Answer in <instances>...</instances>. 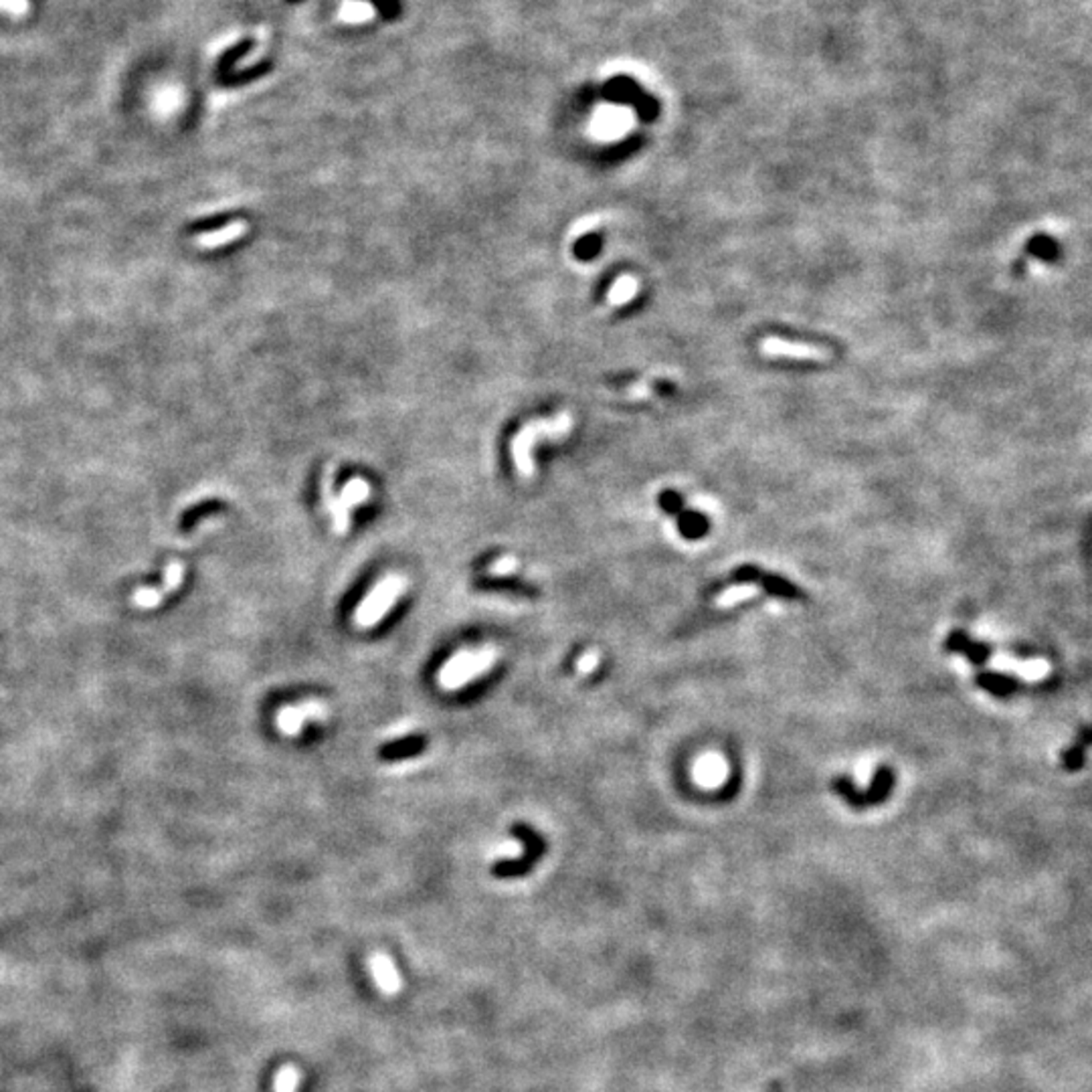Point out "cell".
I'll use <instances>...</instances> for the list:
<instances>
[{
  "label": "cell",
  "instance_id": "1",
  "mask_svg": "<svg viewBox=\"0 0 1092 1092\" xmlns=\"http://www.w3.org/2000/svg\"><path fill=\"white\" fill-rule=\"evenodd\" d=\"M893 789L894 773L886 765L878 767L872 777V787L868 791H860L849 777H835L832 781V791L838 793L841 799H846V804L854 810H866V807L884 804Z\"/></svg>",
  "mask_w": 1092,
  "mask_h": 1092
},
{
  "label": "cell",
  "instance_id": "2",
  "mask_svg": "<svg viewBox=\"0 0 1092 1092\" xmlns=\"http://www.w3.org/2000/svg\"><path fill=\"white\" fill-rule=\"evenodd\" d=\"M405 587H407V580L399 575L383 579L381 583H378L375 589H372L369 595L363 599V603L358 605V610L355 613V625L361 629L375 627L378 621H381L385 615L391 611V607L395 605V601L403 595Z\"/></svg>",
  "mask_w": 1092,
  "mask_h": 1092
},
{
  "label": "cell",
  "instance_id": "3",
  "mask_svg": "<svg viewBox=\"0 0 1092 1092\" xmlns=\"http://www.w3.org/2000/svg\"><path fill=\"white\" fill-rule=\"evenodd\" d=\"M569 430H571L569 415H561L557 421H538V423H530L527 430H524L520 435H516V439H514L512 453L516 460V467L520 469L524 475H532V472H535V466H532V461H530V445L535 444L541 435H546V438H558V435L569 433Z\"/></svg>",
  "mask_w": 1092,
  "mask_h": 1092
},
{
  "label": "cell",
  "instance_id": "4",
  "mask_svg": "<svg viewBox=\"0 0 1092 1092\" xmlns=\"http://www.w3.org/2000/svg\"><path fill=\"white\" fill-rule=\"evenodd\" d=\"M730 583H755L761 585L765 593H769L771 597H779V599H805V593L799 589L797 585H793L791 580H787L785 577L781 575H773V572H767L763 569H759V566L752 565H744L738 566V569L730 575Z\"/></svg>",
  "mask_w": 1092,
  "mask_h": 1092
},
{
  "label": "cell",
  "instance_id": "5",
  "mask_svg": "<svg viewBox=\"0 0 1092 1092\" xmlns=\"http://www.w3.org/2000/svg\"><path fill=\"white\" fill-rule=\"evenodd\" d=\"M366 961H369V971L375 985L378 987V991L393 998V995H397L403 990V979H400L395 961H393L389 953L372 951Z\"/></svg>",
  "mask_w": 1092,
  "mask_h": 1092
},
{
  "label": "cell",
  "instance_id": "6",
  "mask_svg": "<svg viewBox=\"0 0 1092 1092\" xmlns=\"http://www.w3.org/2000/svg\"><path fill=\"white\" fill-rule=\"evenodd\" d=\"M761 350L767 356H791V358H807V361H826L829 352L824 348L805 347V344H791L779 338H767L761 344Z\"/></svg>",
  "mask_w": 1092,
  "mask_h": 1092
},
{
  "label": "cell",
  "instance_id": "7",
  "mask_svg": "<svg viewBox=\"0 0 1092 1092\" xmlns=\"http://www.w3.org/2000/svg\"><path fill=\"white\" fill-rule=\"evenodd\" d=\"M945 649L946 652L965 654L967 660H969L971 663H976V666H984L991 655L990 646L981 644V641H973L969 635L963 632H953L945 641Z\"/></svg>",
  "mask_w": 1092,
  "mask_h": 1092
},
{
  "label": "cell",
  "instance_id": "8",
  "mask_svg": "<svg viewBox=\"0 0 1092 1092\" xmlns=\"http://www.w3.org/2000/svg\"><path fill=\"white\" fill-rule=\"evenodd\" d=\"M496 660H497V652H496V647H492V646H488V647H480V649H478V654H475L474 662L469 663V666H467V668L464 669V672H461L460 676H455V678L447 684L445 690H460L461 686H466V684L474 682V680H478L480 676L486 674L488 669L494 666Z\"/></svg>",
  "mask_w": 1092,
  "mask_h": 1092
},
{
  "label": "cell",
  "instance_id": "9",
  "mask_svg": "<svg viewBox=\"0 0 1092 1092\" xmlns=\"http://www.w3.org/2000/svg\"><path fill=\"white\" fill-rule=\"evenodd\" d=\"M247 233V223L245 221H235V223L223 227V229L213 231V233H200L197 237V245L198 247H221L231 243V241H237L239 237H243Z\"/></svg>",
  "mask_w": 1092,
  "mask_h": 1092
},
{
  "label": "cell",
  "instance_id": "10",
  "mask_svg": "<svg viewBox=\"0 0 1092 1092\" xmlns=\"http://www.w3.org/2000/svg\"><path fill=\"white\" fill-rule=\"evenodd\" d=\"M976 684L979 688L987 690V692L998 698L1012 696L1013 692H1018V688H1020V684L1015 682L1012 676L995 674V672H979L976 676Z\"/></svg>",
  "mask_w": 1092,
  "mask_h": 1092
},
{
  "label": "cell",
  "instance_id": "11",
  "mask_svg": "<svg viewBox=\"0 0 1092 1092\" xmlns=\"http://www.w3.org/2000/svg\"><path fill=\"white\" fill-rule=\"evenodd\" d=\"M678 516V530L684 538H688V541H698V538H702L708 532V520L707 516L696 512V510H682Z\"/></svg>",
  "mask_w": 1092,
  "mask_h": 1092
},
{
  "label": "cell",
  "instance_id": "12",
  "mask_svg": "<svg viewBox=\"0 0 1092 1092\" xmlns=\"http://www.w3.org/2000/svg\"><path fill=\"white\" fill-rule=\"evenodd\" d=\"M475 654H478V649H461V652L455 654L453 658H449L444 663V668L439 669V684H441V688L445 690L447 684L452 682L455 676H460L461 672H464V669L469 666V663L474 662Z\"/></svg>",
  "mask_w": 1092,
  "mask_h": 1092
},
{
  "label": "cell",
  "instance_id": "13",
  "mask_svg": "<svg viewBox=\"0 0 1092 1092\" xmlns=\"http://www.w3.org/2000/svg\"><path fill=\"white\" fill-rule=\"evenodd\" d=\"M302 1084V1070L295 1064H281L273 1076V1092H298Z\"/></svg>",
  "mask_w": 1092,
  "mask_h": 1092
},
{
  "label": "cell",
  "instance_id": "14",
  "mask_svg": "<svg viewBox=\"0 0 1092 1092\" xmlns=\"http://www.w3.org/2000/svg\"><path fill=\"white\" fill-rule=\"evenodd\" d=\"M308 718L306 714H303V710L300 707H283L278 712V729L288 737L300 735V730Z\"/></svg>",
  "mask_w": 1092,
  "mask_h": 1092
},
{
  "label": "cell",
  "instance_id": "15",
  "mask_svg": "<svg viewBox=\"0 0 1092 1092\" xmlns=\"http://www.w3.org/2000/svg\"><path fill=\"white\" fill-rule=\"evenodd\" d=\"M1088 744H1092V729L1082 730L1078 743L1073 746V749L1064 752V767H1066L1068 771H1076L1078 767L1084 763V749H1087Z\"/></svg>",
  "mask_w": 1092,
  "mask_h": 1092
},
{
  "label": "cell",
  "instance_id": "16",
  "mask_svg": "<svg viewBox=\"0 0 1092 1092\" xmlns=\"http://www.w3.org/2000/svg\"><path fill=\"white\" fill-rule=\"evenodd\" d=\"M366 497H369V486H366L363 480H352L348 486L342 490V494L338 496V500H340L342 506L348 510L350 506H356V504L364 502Z\"/></svg>",
  "mask_w": 1092,
  "mask_h": 1092
},
{
  "label": "cell",
  "instance_id": "17",
  "mask_svg": "<svg viewBox=\"0 0 1092 1092\" xmlns=\"http://www.w3.org/2000/svg\"><path fill=\"white\" fill-rule=\"evenodd\" d=\"M298 707L303 710L308 721H326L328 718V707L320 700H303Z\"/></svg>",
  "mask_w": 1092,
  "mask_h": 1092
},
{
  "label": "cell",
  "instance_id": "18",
  "mask_svg": "<svg viewBox=\"0 0 1092 1092\" xmlns=\"http://www.w3.org/2000/svg\"><path fill=\"white\" fill-rule=\"evenodd\" d=\"M635 288H638V286H635V280L624 278L619 283H615V288L611 289L610 298H611L613 303H624V302H627L635 294Z\"/></svg>",
  "mask_w": 1092,
  "mask_h": 1092
},
{
  "label": "cell",
  "instance_id": "19",
  "mask_svg": "<svg viewBox=\"0 0 1092 1092\" xmlns=\"http://www.w3.org/2000/svg\"><path fill=\"white\" fill-rule=\"evenodd\" d=\"M522 854H524V846L520 844V841H516V840H510V841H504V844H502V846H497V848L494 849V852H492V856H494V858H502V860H510V858H520V856H522Z\"/></svg>",
  "mask_w": 1092,
  "mask_h": 1092
},
{
  "label": "cell",
  "instance_id": "20",
  "mask_svg": "<svg viewBox=\"0 0 1092 1092\" xmlns=\"http://www.w3.org/2000/svg\"><path fill=\"white\" fill-rule=\"evenodd\" d=\"M660 506L666 510L669 514H680L684 510V502L680 494L672 492V490H668V492H662L660 496Z\"/></svg>",
  "mask_w": 1092,
  "mask_h": 1092
},
{
  "label": "cell",
  "instance_id": "21",
  "mask_svg": "<svg viewBox=\"0 0 1092 1092\" xmlns=\"http://www.w3.org/2000/svg\"><path fill=\"white\" fill-rule=\"evenodd\" d=\"M516 569H518V561L514 557H502V558H497L496 563L490 565V572L496 577L510 575V572H514Z\"/></svg>",
  "mask_w": 1092,
  "mask_h": 1092
},
{
  "label": "cell",
  "instance_id": "22",
  "mask_svg": "<svg viewBox=\"0 0 1092 1092\" xmlns=\"http://www.w3.org/2000/svg\"><path fill=\"white\" fill-rule=\"evenodd\" d=\"M0 6H4L6 11L15 12V15H23L26 11V0H0Z\"/></svg>",
  "mask_w": 1092,
  "mask_h": 1092
}]
</instances>
